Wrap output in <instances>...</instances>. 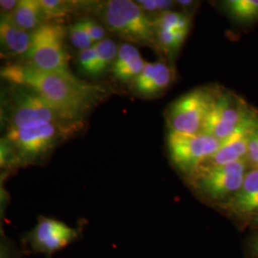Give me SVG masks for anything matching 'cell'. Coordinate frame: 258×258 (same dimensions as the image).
Returning <instances> with one entry per match:
<instances>
[{"mask_svg": "<svg viewBox=\"0 0 258 258\" xmlns=\"http://www.w3.org/2000/svg\"><path fill=\"white\" fill-rule=\"evenodd\" d=\"M97 50L96 63L93 71V77H97L103 74L107 69L112 68L114 63L119 48L117 44L108 38H105L102 41L95 44Z\"/></svg>", "mask_w": 258, "mask_h": 258, "instance_id": "ac0fdd59", "label": "cell"}, {"mask_svg": "<svg viewBox=\"0 0 258 258\" xmlns=\"http://www.w3.org/2000/svg\"><path fill=\"white\" fill-rule=\"evenodd\" d=\"M250 249H251L252 254H253L255 257L258 258V235H256L253 239L251 240Z\"/></svg>", "mask_w": 258, "mask_h": 258, "instance_id": "484cf974", "label": "cell"}, {"mask_svg": "<svg viewBox=\"0 0 258 258\" xmlns=\"http://www.w3.org/2000/svg\"><path fill=\"white\" fill-rule=\"evenodd\" d=\"M79 21L81 22L82 26L85 30V32L88 34V36L91 37V39L95 44L105 39L106 33H105V29L102 24H100L99 22H97L94 19H88V18L81 19Z\"/></svg>", "mask_w": 258, "mask_h": 258, "instance_id": "603a6c76", "label": "cell"}, {"mask_svg": "<svg viewBox=\"0 0 258 258\" xmlns=\"http://www.w3.org/2000/svg\"><path fill=\"white\" fill-rule=\"evenodd\" d=\"M77 236V231L62 222L52 218L40 219L33 234L36 248L53 252L66 247Z\"/></svg>", "mask_w": 258, "mask_h": 258, "instance_id": "7c38bea8", "label": "cell"}, {"mask_svg": "<svg viewBox=\"0 0 258 258\" xmlns=\"http://www.w3.org/2000/svg\"><path fill=\"white\" fill-rule=\"evenodd\" d=\"M83 126L84 120L69 123H41L8 129L2 141L1 153L4 152L5 160L9 157L11 160L21 164L35 162L78 134Z\"/></svg>", "mask_w": 258, "mask_h": 258, "instance_id": "7a4b0ae2", "label": "cell"}, {"mask_svg": "<svg viewBox=\"0 0 258 258\" xmlns=\"http://www.w3.org/2000/svg\"><path fill=\"white\" fill-rule=\"evenodd\" d=\"M218 86L197 87L172 102L166 112L169 132L195 135L204 133Z\"/></svg>", "mask_w": 258, "mask_h": 258, "instance_id": "5b68a950", "label": "cell"}, {"mask_svg": "<svg viewBox=\"0 0 258 258\" xmlns=\"http://www.w3.org/2000/svg\"><path fill=\"white\" fill-rule=\"evenodd\" d=\"M4 120L8 130L41 123H69L84 120L59 109L30 87L12 84L5 95Z\"/></svg>", "mask_w": 258, "mask_h": 258, "instance_id": "3957f363", "label": "cell"}, {"mask_svg": "<svg viewBox=\"0 0 258 258\" xmlns=\"http://www.w3.org/2000/svg\"><path fill=\"white\" fill-rule=\"evenodd\" d=\"M174 77V69L165 61L147 62L132 84L134 91L140 96L153 98L165 92L173 83Z\"/></svg>", "mask_w": 258, "mask_h": 258, "instance_id": "8fae6325", "label": "cell"}, {"mask_svg": "<svg viewBox=\"0 0 258 258\" xmlns=\"http://www.w3.org/2000/svg\"><path fill=\"white\" fill-rule=\"evenodd\" d=\"M252 109L242 97L218 86L204 133L223 142L231 136Z\"/></svg>", "mask_w": 258, "mask_h": 258, "instance_id": "9c48e42d", "label": "cell"}, {"mask_svg": "<svg viewBox=\"0 0 258 258\" xmlns=\"http://www.w3.org/2000/svg\"><path fill=\"white\" fill-rule=\"evenodd\" d=\"M5 17L15 25L29 33H34L47 23L39 0H20L15 12L11 16Z\"/></svg>", "mask_w": 258, "mask_h": 258, "instance_id": "2e32d148", "label": "cell"}, {"mask_svg": "<svg viewBox=\"0 0 258 258\" xmlns=\"http://www.w3.org/2000/svg\"><path fill=\"white\" fill-rule=\"evenodd\" d=\"M252 221H253V223H254L255 225H258V215L257 216H255V217L252 219Z\"/></svg>", "mask_w": 258, "mask_h": 258, "instance_id": "4316f807", "label": "cell"}, {"mask_svg": "<svg viewBox=\"0 0 258 258\" xmlns=\"http://www.w3.org/2000/svg\"><path fill=\"white\" fill-rule=\"evenodd\" d=\"M224 208L240 218L258 215V168H249L239 190L224 203Z\"/></svg>", "mask_w": 258, "mask_h": 258, "instance_id": "4fadbf2b", "label": "cell"}, {"mask_svg": "<svg viewBox=\"0 0 258 258\" xmlns=\"http://www.w3.org/2000/svg\"><path fill=\"white\" fill-rule=\"evenodd\" d=\"M67 30L57 22H48L33 33L32 45L24 55L26 64L42 71L71 75L65 48Z\"/></svg>", "mask_w": 258, "mask_h": 258, "instance_id": "8992f818", "label": "cell"}, {"mask_svg": "<svg viewBox=\"0 0 258 258\" xmlns=\"http://www.w3.org/2000/svg\"><path fill=\"white\" fill-rule=\"evenodd\" d=\"M257 127L258 111L253 108L231 136L222 142L219 149L198 169L225 166L247 159L249 140Z\"/></svg>", "mask_w": 258, "mask_h": 258, "instance_id": "30bf717a", "label": "cell"}, {"mask_svg": "<svg viewBox=\"0 0 258 258\" xmlns=\"http://www.w3.org/2000/svg\"><path fill=\"white\" fill-rule=\"evenodd\" d=\"M146 63L136 47L130 43H123L118 50L111 70L115 78L121 83H133L144 70Z\"/></svg>", "mask_w": 258, "mask_h": 258, "instance_id": "5bb4252c", "label": "cell"}, {"mask_svg": "<svg viewBox=\"0 0 258 258\" xmlns=\"http://www.w3.org/2000/svg\"><path fill=\"white\" fill-rule=\"evenodd\" d=\"M224 12L242 24L258 20V0H227L221 2Z\"/></svg>", "mask_w": 258, "mask_h": 258, "instance_id": "e0dca14e", "label": "cell"}, {"mask_svg": "<svg viewBox=\"0 0 258 258\" xmlns=\"http://www.w3.org/2000/svg\"><path fill=\"white\" fill-rule=\"evenodd\" d=\"M247 161L249 168H257L258 167V127L253 131L250 140H249V148Z\"/></svg>", "mask_w": 258, "mask_h": 258, "instance_id": "cb8c5ba5", "label": "cell"}, {"mask_svg": "<svg viewBox=\"0 0 258 258\" xmlns=\"http://www.w3.org/2000/svg\"><path fill=\"white\" fill-rule=\"evenodd\" d=\"M99 12L112 33L128 42L157 51L153 19L141 9L136 1L109 0L102 4Z\"/></svg>", "mask_w": 258, "mask_h": 258, "instance_id": "277c9868", "label": "cell"}, {"mask_svg": "<svg viewBox=\"0 0 258 258\" xmlns=\"http://www.w3.org/2000/svg\"><path fill=\"white\" fill-rule=\"evenodd\" d=\"M39 2L44 12L47 23L55 22L56 19L66 18L69 14L74 12V7L77 5L74 2L61 0H39Z\"/></svg>", "mask_w": 258, "mask_h": 258, "instance_id": "d6986e66", "label": "cell"}, {"mask_svg": "<svg viewBox=\"0 0 258 258\" xmlns=\"http://www.w3.org/2000/svg\"><path fill=\"white\" fill-rule=\"evenodd\" d=\"M249 169L245 159L225 166L200 168L188 178L201 194L212 200L229 201L241 188Z\"/></svg>", "mask_w": 258, "mask_h": 258, "instance_id": "52a82bcc", "label": "cell"}, {"mask_svg": "<svg viewBox=\"0 0 258 258\" xmlns=\"http://www.w3.org/2000/svg\"><path fill=\"white\" fill-rule=\"evenodd\" d=\"M136 2L141 9L152 19L167 11H171V8L177 5L175 1L170 0H138Z\"/></svg>", "mask_w": 258, "mask_h": 258, "instance_id": "ffe728a7", "label": "cell"}, {"mask_svg": "<svg viewBox=\"0 0 258 258\" xmlns=\"http://www.w3.org/2000/svg\"><path fill=\"white\" fill-rule=\"evenodd\" d=\"M33 33H29L15 25L6 17L0 20L1 49L9 56L25 55L32 45Z\"/></svg>", "mask_w": 258, "mask_h": 258, "instance_id": "9a60e30c", "label": "cell"}, {"mask_svg": "<svg viewBox=\"0 0 258 258\" xmlns=\"http://www.w3.org/2000/svg\"><path fill=\"white\" fill-rule=\"evenodd\" d=\"M96 56H97V50H96L95 44L92 47L83 50L79 53L78 64L84 74L93 76V71L96 63Z\"/></svg>", "mask_w": 258, "mask_h": 258, "instance_id": "7402d4cb", "label": "cell"}, {"mask_svg": "<svg viewBox=\"0 0 258 258\" xmlns=\"http://www.w3.org/2000/svg\"><path fill=\"white\" fill-rule=\"evenodd\" d=\"M1 77L12 84L32 88L59 109L82 120L106 95L104 87L81 81L73 74L46 72L26 63L4 65Z\"/></svg>", "mask_w": 258, "mask_h": 258, "instance_id": "6da1fadb", "label": "cell"}, {"mask_svg": "<svg viewBox=\"0 0 258 258\" xmlns=\"http://www.w3.org/2000/svg\"><path fill=\"white\" fill-rule=\"evenodd\" d=\"M257 168H258V167H257Z\"/></svg>", "mask_w": 258, "mask_h": 258, "instance_id": "83f0119b", "label": "cell"}, {"mask_svg": "<svg viewBox=\"0 0 258 258\" xmlns=\"http://www.w3.org/2000/svg\"><path fill=\"white\" fill-rule=\"evenodd\" d=\"M68 35L73 45L81 51L88 49L95 44L91 37L88 36V34L83 29L80 21L76 22L68 28Z\"/></svg>", "mask_w": 258, "mask_h": 258, "instance_id": "44dd1931", "label": "cell"}, {"mask_svg": "<svg viewBox=\"0 0 258 258\" xmlns=\"http://www.w3.org/2000/svg\"><path fill=\"white\" fill-rule=\"evenodd\" d=\"M222 142L207 133L195 135L169 132L167 148L172 163L191 175L219 149Z\"/></svg>", "mask_w": 258, "mask_h": 258, "instance_id": "ba28073f", "label": "cell"}, {"mask_svg": "<svg viewBox=\"0 0 258 258\" xmlns=\"http://www.w3.org/2000/svg\"><path fill=\"white\" fill-rule=\"evenodd\" d=\"M19 1L17 0H1L0 1V9L1 17L11 16L15 10L17 9Z\"/></svg>", "mask_w": 258, "mask_h": 258, "instance_id": "d4e9b609", "label": "cell"}]
</instances>
